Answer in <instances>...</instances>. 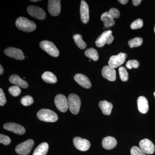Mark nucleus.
<instances>
[{
	"label": "nucleus",
	"instance_id": "obj_30",
	"mask_svg": "<svg viewBox=\"0 0 155 155\" xmlns=\"http://www.w3.org/2000/svg\"><path fill=\"white\" fill-rule=\"evenodd\" d=\"M9 92L13 96L17 97L21 93V91L19 86L15 85L11 86L9 88Z\"/></svg>",
	"mask_w": 155,
	"mask_h": 155
},
{
	"label": "nucleus",
	"instance_id": "obj_34",
	"mask_svg": "<svg viewBox=\"0 0 155 155\" xmlns=\"http://www.w3.org/2000/svg\"><path fill=\"white\" fill-rule=\"evenodd\" d=\"M11 142V140L9 137L3 134H0V143H1L8 145L10 144Z\"/></svg>",
	"mask_w": 155,
	"mask_h": 155
},
{
	"label": "nucleus",
	"instance_id": "obj_26",
	"mask_svg": "<svg viewBox=\"0 0 155 155\" xmlns=\"http://www.w3.org/2000/svg\"><path fill=\"white\" fill-rule=\"evenodd\" d=\"M84 54L87 57L92 59L93 61H96L98 60V54L97 50L93 48H91L85 51Z\"/></svg>",
	"mask_w": 155,
	"mask_h": 155
},
{
	"label": "nucleus",
	"instance_id": "obj_2",
	"mask_svg": "<svg viewBox=\"0 0 155 155\" xmlns=\"http://www.w3.org/2000/svg\"><path fill=\"white\" fill-rule=\"evenodd\" d=\"M37 116L40 120L48 122H55L58 120V116L55 112L49 109H41Z\"/></svg>",
	"mask_w": 155,
	"mask_h": 155
},
{
	"label": "nucleus",
	"instance_id": "obj_12",
	"mask_svg": "<svg viewBox=\"0 0 155 155\" xmlns=\"http://www.w3.org/2000/svg\"><path fill=\"white\" fill-rule=\"evenodd\" d=\"M4 52L6 55L16 60H23L25 59V56L22 51L17 48H7L5 50Z\"/></svg>",
	"mask_w": 155,
	"mask_h": 155
},
{
	"label": "nucleus",
	"instance_id": "obj_18",
	"mask_svg": "<svg viewBox=\"0 0 155 155\" xmlns=\"http://www.w3.org/2000/svg\"><path fill=\"white\" fill-rule=\"evenodd\" d=\"M137 107L139 111L142 114H145L149 110V104L145 97H139L137 101Z\"/></svg>",
	"mask_w": 155,
	"mask_h": 155
},
{
	"label": "nucleus",
	"instance_id": "obj_9",
	"mask_svg": "<svg viewBox=\"0 0 155 155\" xmlns=\"http://www.w3.org/2000/svg\"><path fill=\"white\" fill-rule=\"evenodd\" d=\"M27 12L31 17H35L40 20H43L45 18V12L43 9L37 6L31 5L27 9Z\"/></svg>",
	"mask_w": 155,
	"mask_h": 155
},
{
	"label": "nucleus",
	"instance_id": "obj_13",
	"mask_svg": "<svg viewBox=\"0 0 155 155\" xmlns=\"http://www.w3.org/2000/svg\"><path fill=\"white\" fill-rule=\"evenodd\" d=\"M61 1L59 0H49L48 3V11L54 17L58 16L61 11Z\"/></svg>",
	"mask_w": 155,
	"mask_h": 155
},
{
	"label": "nucleus",
	"instance_id": "obj_27",
	"mask_svg": "<svg viewBox=\"0 0 155 155\" xmlns=\"http://www.w3.org/2000/svg\"><path fill=\"white\" fill-rule=\"evenodd\" d=\"M143 43V39L141 38L136 37L130 40L128 42V44L130 48L138 47L140 46Z\"/></svg>",
	"mask_w": 155,
	"mask_h": 155
},
{
	"label": "nucleus",
	"instance_id": "obj_4",
	"mask_svg": "<svg viewBox=\"0 0 155 155\" xmlns=\"http://www.w3.org/2000/svg\"><path fill=\"white\" fill-rule=\"evenodd\" d=\"M40 47L42 49L52 57H58L59 55V51L55 45L48 41H43L40 43Z\"/></svg>",
	"mask_w": 155,
	"mask_h": 155
},
{
	"label": "nucleus",
	"instance_id": "obj_6",
	"mask_svg": "<svg viewBox=\"0 0 155 155\" xmlns=\"http://www.w3.org/2000/svg\"><path fill=\"white\" fill-rule=\"evenodd\" d=\"M34 142L31 139L28 140L18 144L15 148L16 152L19 155H27L33 147Z\"/></svg>",
	"mask_w": 155,
	"mask_h": 155
},
{
	"label": "nucleus",
	"instance_id": "obj_19",
	"mask_svg": "<svg viewBox=\"0 0 155 155\" xmlns=\"http://www.w3.org/2000/svg\"><path fill=\"white\" fill-rule=\"evenodd\" d=\"M102 144L103 147L105 149L112 150L116 147L117 140L113 137H107L103 139Z\"/></svg>",
	"mask_w": 155,
	"mask_h": 155
},
{
	"label": "nucleus",
	"instance_id": "obj_42",
	"mask_svg": "<svg viewBox=\"0 0 155 155\" xmlns=\"http://www.w3.org/2000/svg\"><path fill=\"white\" fill-rule=\"evenodd\" d=\"M154 96L155 97V91L154 92Z\"/></svg>",
	"mask_w": 155,
	"mask_h": 155
},
{
	"label": "nucleus",
	"instance_id": "obj_37",
	"mask_svg": "<svg viewBox=\"0 0 155 155\" xmlns=\"http://www.w3.org/2000/svg\"><path fill=\"white\" fill-rule=\"evenodd\" d=\"M141 0H133L132 1L134 5L135 6L139 5L141 3Z\"/></svg>",
	"mask_w": 155,
	"mask_h": 155
},
{
	"label": "nucleus",
	"instance_id": "obj_38",
	"mask_svg": "<svg viewBox=\"0 0 155 155\" xmlns=\"http://www.w3.org/2000/svg\"><path fill=\"white\" fill-rule=\"evenodd\" d=\"M118 2L122 5H125L128 2V0H120V1H118Z\"/></svg>",
	"mask_w": 155,
	"mask_h": 155
},
{
	"label": "nucleus",
	"instance_id": "obj_15",
	"mask_svg": "<svg viewBox=\"0 0 155 155\" xmlns=\"http://www.w3.org/2000/svg\"><path fill=\"white\" fill-rule=\"evenodd\" d=\"M80 11L81 21L84 24H86L89 20V11L87 3L83 0L81 2Z\"/></svg>",
	"mask_w": 155,
	"mask_h": 155
},
{
	"label": "nucleus",
	"instance_id": "obj_28",
	"mask_svg": "<svg viewBox=\"0 0 155 155\" xmlns=\"http://www.w3.org/2000/svg\"><path fill=\"white\" fill-rule=\"evenodd\" d=\"M119 76L121 80L123 81H127L128 79V74L125 67H121L119 69Z\"/></svg>",
	"mask_w": 155,
	"mask_h": 155
},
{
	"label": "nucleus",
	"instance_id": "obj_40",
	"mask_svg": "<svg viewBox=\"0 0 155 155\" xmlns=\"http://www.w3.org/2000/svg\"><path fill=\"white\" fill-rule=\"evenodd\" d=\"M31 1V2H39V0H35V1H34V0H32V1Z\"/></svg>",
	"mask_w": 155,
	"mask_h": 155
},
{
	"label": "nucleus",
	"instance_id": "obj_31",
	"mask_svg": "<svg viewBox=\"0 0 155 155\" xmlns=\"http://www.w3.org/2000/svg\"><path fill=\"white\" fill-rule=\"evenodd\" d=\"M143 25V21L141 19H136L132 22L130 25V28L132 29H137L142 27Z\"/></svg>",
	"mask_w": 155,
	"mask_h": 155
},
{
	"label": "nucleus",
	"instance_id": "obj_36",
	"mask_svg": "<svg viewBox=\"0 0 155 155\" xmlns=\"http://www.w3.org/2000/svg\"><path fill=\"white\" fill-rule=\"evenodd\" d=\"M6 99L3 90L2 88L0 89V106H3L5 104Z\"/></svg>",
	"mask_w": 155,
	"mask_h": 155
},
{
	"label": "nucleus",
	"instance_id": "obj_11",
	"mask_svg": "<svg viewBox=\"0 0 155 155\" xmlns=\"http://www.w3.org/2000/svg\"><path fill=\"white\" fill-rule=\"evenodd\" d=\"M73 144L76 149L81 151H86L90 148L91 143L87 140L75 137L73 139Z\"/></svg>",
	"mask_w": 155,
	"mask_h": 155
},
{
	"label": "nucleus",
	"instance_id": "obj_5",
	"mask_svg": "<svg viewBox=\"0 0 155 155\" xmlns=\"http://www.w3.org/2000/svg\"><path fill=\"white\" fill-rule=\"evenodd\" d=\"M114 37L112 35V31L108 30L104 32L97 39L95 44L98 47H102L106 44H110L114 41Z\"/></svg>",
	"mask_w": 155,
	"mask_h": 155
},
{
	"label": "nucleus",
	"instance_id": "obj_39",
	"mask_svg": "<svg viewBox=\"0 0 155 155\" xmlns=\"http://www.w3.org/2000/svg\"><path fill=\"white\" fill-rule=\"evenodd\" d=\"M4 69H3V67H2V65H0V75H2L3 73H4Z\"/></svg>",
	"mask_w": 155,
	"mask_h": 155
},
{
	"label": "nucleus",
	"instance_id": "obj_35",
	"mask_svg": "<svg viewBox=\"0 0 155 155\" xmlns=\"http://www.w3.org/2000/svg\"><path fill=\"white\" fill-rule=\"evenodd\" d=\"M109 14H110L113 18L115 19H117L120 17V12L118 9L115 8H112L110 9L109 11Z\"/></svg>",
	"mask_w": 155,
	"mask_h": 155
},
{
	"label": "nucleus",
	"instance_id": "obj_7",
	"mask_svg": "<svg viewBox=\"0 0 155 155\" xmlns=\"http://www.w3.org/2000/svg\"><path fill=\"white\" fill-rule=\"evenodd\" d=\"M126 58L127 54L123 53H119L117 55L112 56L108 62L109 66L115 69L124 64Z\"/></svg>",
	"mask_w": 155,
	"mask_h": 155
},
{
	"label": "nucleus",
	"instance_id": "obj_10",
	"mask_svg": "<svg viewBox=\"0 0 155 155\" xmlns=\"http://www.w3.org/2000/svg\"><path fill=\"white\" fill-rule=\"evenodd\" d=\"M140 148L145 154H152L155 152L154 145L148 139H144L139 143Z\"/></svg>",
	"mask_w": 155,
	"mask_h": 155
},
{
	"label": "nucleus",
	"instance_id": "obj_23",
	"mask_svg": "<svg viewBox=\"0 0 155 155\" xmlns=\"http://www.w3.org/2000/svg\"><path fill=\"white\" fill-rule=\"evenodd\" d=\"M48 148V144L47 143H42L37 147L32 155H46L47 153Z\"/></svg>",
	"mask_w": 155,
	"mask_h": 155
},
{
	"label": "nucleus",
	"instance_id": "obj_20",
	"mask_svg": "<svg viewBox=\"0 0 155 155\" xmlns=\"http://www.w3.org/2000/svg\"><path fill=\"white\" fill-rule=\"evenodd\" d=\"M9 79L11 83L17 86L23 88H26L28 87V83L25 81L20 78L19 75L15 74L11 75Z\"/></svg>",
	"mask_w": 155,
	"mask_h": 155
},
{
	"label": "nucleus",
	"instance_id": "obj_41",
	"mask_svg": "<svg viewBox=\"0 0 155 155\" xmlns=\"http://www.w3.org/2000/svg\"><path fill=\"white\" fill-rule=\"evenodd\" d=\"M154 32L155 33V26H154Z\"/></svg>",
	"mask_w": 155,
	"mask_h": 155
},
{
	"label": "nucleus",
	"instance_id": "obj_21",
	"mask_svg": "<svg viewBox=\"0 0 155 155\" xmlns=\"http://www.w3.org/2000/svg\"><path fill=\"white\" fill-rule=\"evenodd\" d=\"M101 20L104 22L105 27L107 28L111 27L115 24L114 18L109 14V12H105L102 14Z\"/></svg>",
	"mask_w": 155,
	"mask_h": 155
},
{
	"label": "nucleus",
	"instance_id": "obj_22",
	"mask_svg": "<svg viewBox=\"0 0 155 155\" xmlns=\"http://www.w3.org/2000/svg\"><path fill=\"white\" fill-rule=\"evenodd\" d=\"M100 109L101 110L103 114L107 116L110 115L113 105L111 103L107 101H101L99 104Z\"/></svg>",
	"mask_w": 155,
	"mask_h": 155
},
{
	"label": "nucleus",
	"instance_id": "obj_33",
	"mask_svg": "<svg viewBox=\"0 0 155 155\" xmlns=\"http://www.w3.org/2000/svg\"><path fill=\"white\" fill-rule=\"evenodd\" d=\"M131 155H146L140 148L134 146L131 148L130 150Z\"/></svg>",
	"mask_w": 155,
	"mask_h": 155
},
{
	"label": "nucleus",
	"instance_id": "obj_1",
	"mask_svg": "<svg viewBox=\"0 0 155 155\" xmlns=\"http://www.w3.org/2000/svg\"><path fill=\"white\" fill-rule=\"evenodd\" d=\"M17 28L25 32H31L35 30L36 25L33 21L28 20L24 17H19L15 22Z\"/></svg>",
	"mask_w": 155,
	"mask_h": 155
},
{
	"label": "nucleus",
	"instance_id": "obj_32",
	"mask_svg": "<svg viewBox=\"0 0 155 155\" xmlns=\"http://www.w3.org/2000/svg\"><path fill=\"white\" fill-rule=\"evenodd\" d=\"M125 66L128 69H131L132 68L137 69L139 66V63L136 60H130L126 63Z\"/></svg>",
	"mask_w": 155,
	"mask_h": 155
},
{
	"label": "nucleus",
	"instance_id": "obj_29",
	"mask_svg": "<svg viewBox=\"0 0 155 155\" xmlns=\"http://www.w3.org/2000/svg\"><path fill=\"white\" fill-rule=\"evenodd\" d=\"M20 101L22 105L28 106L33 104L34 100L32 97L29 95H27L22 97Z\"/></svg>",
	"mask_w": 155,
	"mask_h": 155
},
{
	"label": "nucleus",
	"instance_id": "obj_25",
	"mask_svg": "<svg viewBox=\"0 0 155 155\" xmlns=\"http://www.w3.org/2000/svg\"><path fill=\"white\" fill-rule=\"evenodd\" d=\"M73 38L76 45L79 48H80L81 49H84L86 48V43L82 40V36L81 35H73Z\"/></svg>",
	"mask_w": 155,
	"mask_h": 155
},
{
	"label": "nucleus",
	"instance_id": "obj_24",
	"mask_svg": "<svg viewBox=\"0 0 155 155\" xmlns=\"http://www.w3.org/2000/svg\"><path fill=\"white\" fill-rule=\"evenodd\" d=\"M42 78L44 81L48 83L54 84L57 82V77L51 72H45L42 75Z\"/></svg>",
	"mask_w": 155,
	"mask_h": 155
},
{
	"label": "nucleus",
	"instance_id": "obj_17",
	"mask_svg": "<svg viewBox=\"0 0 155 155\" xmlns=\"http://www.w3.org/2000/svg\"><path fill=\"white\" fill-rule=\"evenodd\" d=\"M74 79L80 86L86 89L91 88V84L89 79L82 74H77L74 76Z\"/></svg>",
	"mask_w": 155,
	"mask_h": 155
},
{
	"label": "nucleus",
	"instance_id": "obj_8",
	"mask_svg": "<svg viewBox=\"0 0 155 155\" xmlns=\"http://www.w3.org/2000/svg\"><path fill=\"white\" fill-rule=\"evenodd\" d=\"M55 104L59 111L65 113L69 109L68 100L64 95H57L54 99Z\"/></svg>",
	"mask_w": 155,
	"mask_h": 155
},
{
	"label": "nucleus",
	"instance_id": "obj_3",
	"mask_svg": "<svg viewBox=\"0 0 155 155\" xmlns=\"http://www.w3.org/2000/svg\"><path fill=\"white\" fill-rule=\"evenodd\" d=\"M68 107L70 112L75 115L78 114L81 105V101L79 97L74 94H69L68 98Z\"/></svg>",
	"mask_w": 155,
	"mask_h": 155
},
{
	"label": "nucleus",
	"instance_id": "obj_16",
	"mask_svg": "<svg viewBox=\"0 0 155 155\" xmlns=\"http://www.w3.org/2000/svg\"><path fill=\"white\" fill-rule=\"evenodd\" d=\"M102 75L105 78L110 81H114L116 79V70L109 65L103 67Z\"/></svg>",
	"mask_w": 155,
	"mask_h": 155
},
{
	"label": "nucleus",
	"instance_id": "obj_14",
	"mask_svg": "<svg viewBox=\"0 0 155 155\" xmlns=\"http://www.w3.org/2000/svg\"><path fill=\"white\" fill-rule=\"evenodd\" d=\"M4 128L6 130H9L19 135H22L25 132V128L23 126L13 122L6 123L4 125Z\"/></svg>",
	"mask_w": 155,
	"mask_h": 155
}]
</instances>
